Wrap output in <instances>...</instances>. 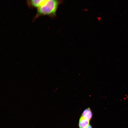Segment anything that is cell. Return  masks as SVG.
<instances>
[{"instance_id": "6da1fadb", "label": "cell", "mask_w": 128, "mask_h": 128, "mask_svg": "<svg viewBox=\"0 0 128 128\" xmlns=\"http://www.w3.org/2000/svg\"><path fill=\"white\" fill-rule=\"evenodd\" d=\"M58 0H46L39 8L36 15L33 18L34 21L39 17L45 15L55 17L58 5Z\"/></svg>"}, {"instance_id": "7a4b0ae2", "label": "cell", "mask_w": 128, "mask_h": 128, "mask_svg": "<svg viewBox=\"0 0 128 128\" xmlns=\"http://www.w3.org/2000/svg\"><path fill=\"white\" fill-rule=\"evenodd\" d=\"M46 0H27L28 6L31 8H39Z\"/></svg>"}, {"instance_id": "3957f363", "label": "cell", "mask_w": 128, "mask_h": 128, "mask_svg": "<svg viewBox=\"0 0 128 128\" xmlns=\"http://www.w3.org/2000/svg\"><path fill=\"white\" fill-rule=\"evenodd\" d=\"M89 123L90 120L81 116L79 121V128H85L89 124Z\"/></svg>"}, {"instance_id": "277c9868", "label": "cell", "mask_w": 128, "mask_h": 128, "mask_svg": "<svg viewBox=\"0 0 128 128\" xmlns=\"http://www.w3.org/2000/svg\"><path fill=\"white\" fill-rule=\"evenodd\" d=\"M81 116L90 121L93 116L92 112L90 108L88 107L85 109L82 112Z\"/></svg>"}, {"instance_id": "5b68a950", "label": "cell", "mask_w": 128, "mask_h": 128, "mask_svg": "<svg viewBox=\"0 0 128 128\" xmlns=\"http://www.w3.org/2000/svg\"><path fill=\"white\" fill-rule=\"evenodd\" d=\"M85 128H92L91 125L89 124L88 126Z\"/></svg>"}]
</instances>
